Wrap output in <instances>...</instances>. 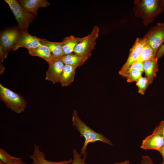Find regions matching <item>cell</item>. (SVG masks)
<instances>
[{
    "instance_id": "1",
    "label": "cell",
    "mask_w": 164,
    "mask_h": 164,
    "mask_svg": "<svg viewBox=\"0 0 164 164\" xmlns=\"http://www.w3.org/2000/svg\"><path fill=\"white\" fill-rule=\"evenodd\" d=\"M164 0H135L133 9L135 16L140 17L145 26L162 13Z\"/></svg>"
},
{
    "instance_id": "2",
    "label": "cell",
    "mask_w": 164,
    "mask_h": 164,
    "mask_svg": "<svg viewBox=\"0 0 164 164\" xmlns=\"http://www.w3.org/2000/svg\"><path fill=\"white\" fill-rule=\"evenodd\" d=\"M72 125L79 132L80 136L84 137L85 142L81 150L80 154L86 155V150L87 145L97 141H100L111 145L113 144L110 140L101 134L97 133L86 125L79 117L77 111L74 110L72 114Z\"/></svg>"
},
{
    "instance_id": "3",
    "label": "cell",
    "mask_w": 164,
    "mask_h": 164,
    "mask_svg": "<svg viewBox=\"0 0 164 164\" xmlns=\"http://www.w3.org/2000/svg\"><path fill=\"white\" fill-rule=\"evenodd\" d=\"M0 98L6 107L17 113L24 112L27 103L20 95L0 84Z\"/></svg>"
},
{
    "instance_id": "4",
    "label": "cell",
    "mask_w": 164,
    "mask_h": 164,
    "mask_svg": "<svg viewBox=\"0 0 164 164\" xmlns=\"http://www.w3.org/2000/svg\"><path fill=\"white\" fill-rule=\"evenodd\" d=\"M9 5L22 32H28V28L35 16L27 12L16 0H4Z\"/></svg>"
},
{
    "instance_id": "5",
    "label": "cell",
    "mask_w": 164,
    "mask_h": 164,
    "mask_svg": "<svg viewBox=\"0 0 164 164\" xmlns=\"http://www.w3.org/2000/svg\"><path fill=\"white\" fill-rule=\"evenodd\" d=\"M99 31L98 27L94 26L89 34L81 38L80 42L75 48L73 53L79 56L89 58L91 55L92 51L95 48Z\"/></svg>"
},
{
    "instance_id": "6",
    "label": "cell",
    "mask_w": 164,
    "mask_h": 164,
    "mask_svg": "<svg viewBox=\"0 0 164 164\" xmlns=\"http://www.w3.org/2000/svg\"><path fill=\"white\" fill-rule=\"evenodd\" d=\"M143 38L152 49L155 56L157 50L164 42V23H159L151 28Z\"/></svg>"
},
{
    "instance_id": "7",
    "label": "cell",
    "mask_w": 164,
    "mask_h": 164,
    "mask_svg": "<svg viewBox=\"0 0 164 164\" xmlns=\"http://www.w3.org/2000/svg\"><path fill=\"white\" fill-rule=\"evenodd\" d=\"M21 32L18 26L5 29L0 33V46L8 53L13 50Z\"/></svg>"
},
{
    "instance_id": "8",
    "label": "cell",
    "mask_w": 164,
    "mask_h": 164,
    "mask_svg": "<svg viewBox=\"0 0 164 164\" xmlns=\"http://www.w3.org/2000/svg\"><path fill=\"white\" fill-rule=\"evenodd\" d=\"M164 145V136L160 132L154 130L151 134L142 141L140 148L145 150L154 149L159 152Z\"/></svg>"
},
{
    "instance_id": "9",
    "label": "cell",
    "mask_w": 164,
    "mask_h": 164,
    "mask_svg": "<svg viewBox=\"0 0 164 164\" xmlns=\"http://www.w3.org/2000/svg\"><path fill=\"white\" fill-rule=\"evenodd\" d=\"M42 45L39 38L29 34L28 32H22L21 34L15 45L13 50H16L20 47H24L28 50L37 48Z\"/></svg>"
},
{
    "instance_id": "10",
    "label": "cell",
    "mask_w": 164,
    "mask_h": 164,
    "mask_svg": "<svg viewBox=\"0 0 164 164\" xmlns=\"http://www.w3.org/2000/svg\"><path fill=\"white\" fill-rule=\"evenodd\" d=\"M146 43V41L143 38H137L136 39L130 50V53L127 61L121 70H123L128 68L136 61Z\"/></svg>"
},
{
    "instance_id": "11",
    "label": "cell",
    "mask_w": 164,
    "mask_h": 164,
    "mask_svg": "<svg viewBox=\"0 0 164 164\" xmlns=\"http://www.w3.org/2000/svg\"><path fill=\"white\" fill-rule=\"evenodd\" d=\"M49 64V67L46 73V80L52 82L53 84L59 82L65 64L60 59L54 60Z\"/></svg>"
},
{
    "instance_id": "12",
    "label": "cell",
    "mask_w": 164,
    "mask_h": 164,
    "mask_svg": "<svg viewBox=\"0 0 164 164\" xmlns=\"http://www.w3.org/2000/svg\"><path fill=\"white\" fill-rule=\"evenodd\" d=\"M33 148V154L29 156L30 159L32 160V164H69L72 162V159L57 162L47 160L38 145L35 144Z\"/></svg>"
},
{
    "instance_id": "13",
    "label": "cell",
    "mask_w": 164,
    "mask_h": 164,
    "mask_svg": "<svg viewBox=\"0 0 164 164\" xmlns=\"http://www.w3.org/2000/svg\"><path fill=\"white\" fill-rule=\"evenodd\" d=\"M18 1L27 12L35 16L37 15L39 8L46 7L50 5L46 0H20Z\"/></svg>"
},
{
    "instance_id": "14",
    "label": "cell",
    "mask_w": 164,
    "mask_h": 164,
    "mask_svg": "<svg viewBox=\"0 0 164 164\" xmlns=\"http://www.w3.org/2000/svg\"><path fill=\"white\" fill-rule=\"evenodd\" d=\"M158 58L154 57L143 63L144 72L148 80L149 85L151 84L159 70Z\"/></svg>"
},
{
    "instance_id": "15",
    "label": "cell",
    "mask_w": 164,
    "mask_h": 164,
    "mask_svg": "<svg viewBox=\"0 0 164 164\" xmlns=\"http://www.w3.org/2000/svg\"><path fill=\"white\" fill-rule=\"evenodd\" d=\"M39 39L41 44L45 45L49 48L55 60L60 59L65 55L62 42H51L45 39L39 38Z\"/></svg>"
},
{
    "instance_id": "16",
    "label": "cell",
    "mask_w": 164,
    "mask_h": 164,
    "mask_svg": "<svg viewBox=\"0 0 164 164\" xmlns=\"http://www.w3.org/2000/svg\"><path fill=\"white\" fill-rule=\"evenodd\" d=\"M76 69L71 65H65L59 81L62 87L68 86L73 81Z\"/></svg>"
},
{
    "instance_id": "17",
    "label": "cell",
    "mask_w": 164,
    "mask_h": 164,
    "mask_svg": "<svg viewBox=\"0 0 164 164\" xmlns=\"http://www.w3.org/2000/svg\"><path fill=\"white\" fill-rule=\"evenodd\" d=\"M28 50L30 55L41 57L49 64L55 60L49 48L45 45H42L37 48Z\"/></svg>"
},
{
    "instance_id": "18",
    "label": "cell",
    "mask_w": 164,
    "mask_h": 164,
    "mask_svg": "<svg viewBox=\"0 0 164 164\" xmlns=\"http://www.w3.org/2000/svg\"><path fill=\"white\" fill-rule=\"evenodd\" d=\"M89 58L86 56L77 55L73 53L64 55L60 60L65 64L70 65L77 68L82 66Z\"/></svg>"
},
{
    "instance_id": "19",
    "label": "cell",
    "mask_w": 164,
    "mask_h": 164,
    "mask_svg": "<svg viewBox=\"0 0 164 164\" xmlns=\"http://www.w3.org/2000/svg\"><path fill=\"white\" fill-rule=\"evenodd\" d=\"M81 38L71 35L66 37L62 42V48L65 55L73 53L75 48L80 42Z\"/></svg>"
},
{
    "instance_id": "20",
    "label": "cell",
    "mask_w": 164,
    "mask_h": 164,
    "mask_svg": "<svg viewBox=\"0 0 164 164\" xmlns=\"http://www.w3.org/2000/svg\"><path fill=\"white\" fill-rule=\"evenodd\" d=\"M155 57L152 49L146 43L142 50L138 58L135 62L143 63Z\"/></svg>"
},
{
    "instance_id": "21",
    "label": "cell",
    "mask_w": 164,
    "mask_h": 164,
    "mask_svg": "<svg viewBox=\"0 0 164 164\" xmlns=\"http://www.w3.org/2000/svg\"><path fill=\"white\" fill-rule=\"evenodd\" d=\"M143 72L138 70H133L129 71L118 73L119 75L124 77H126L127 81L128 83L136 82L141 77Z\"/></svg>"
},
{
    "instance_id": "22",
    "label": "cell",
    "mask_w": 164,
    "mask_h": 164,
    "mask_svg": "<svg viewBox=\"0 0 164 164\" xmlns=\"http://www.w3.org/2000/svg\"><path fill=\"white\" fill-rule=\"evenodd\" d=\"M22 159L20 157L13 156L4 149H0V162L4 164H9Z\"/></svg>"
},
{
    "instance_id": "23",
    "label": "cell",
    "mask_w": 164,
    "mask_h": 164,
    "mask_svg": "<svg viewBox=\"0 0 164 164\" xmlns=\"http://www.w3.org/2000/svg\"><path fill=\"white\" fill-rule=\"evenodd\" d=\"M136 85L138 87V92L141 95H143L146 91L149 84L147 78L141 77L136 82Z\"/></svg>"
},
{
    "instance_id": "24",
    "label": "cell",
    "mask_w": 164,
    "mask_h": 164,
    "mask_svg": "<svg viewBox=\"0 0 164 164\" xmlns=\"http://www.w3.org/2000/svg\"><path fill=\"white\" fill-rule=\"evenodd\" d=\"M81 155L79 154L75 149L73 151V159L71 164H85V160L86 155H83V158L81 157Z\"/></svg>"
},
{
    "instance_id": "25",
    "label": "cell",
    "mask_w": 164,
    "mask_h": 164,
    "mask_svg": "<svg viewBox=\"0 0 164 164\" xmlns=\"http://www.w3.org/2000/svg\"><path fill=\"white\" fill-rule=\"evenodd\" d=\"M133 70H138L144 72L143 63L134 62L128 68L123 70H120L118 73L126 72Z\"/></svg>"
},
{
    "instance_id": "26",
    "label": "cell",
    "mask_w": 164,
    "mask_h": 164,
    "mask_svg": "<svg viewBox=\"0 0 164 164\" xmlns=\"http://www.w3.org/2000/svg\"><path fill=\"white\" fill-rule=\"evenodd\" d=\"M140 164H154L151 158L148 155L142 156Z\"/></svg>"
},
{
    "instance_id": "27",
    "label": "cell",
    "mask_w": 164,
    "mask_h": 164,
    "mask_svg": "<svg viewBox=\"0 0 164 164\" xmlns=\"http://www.w3.org/2000/svg\"><path fill=\"white\" fill-rule=\"evenodd\" d=\"M154 130L160 132L164 137V120L161 121Z\"/></svg>"
},
{
    "instance_id": "28",
    "label": "cell",
    "mask_w": 164,
    "mask_h": 164,
    "mask_svg": "<svg viewBox=\"0 0 164 164\" xmlns=\"http://www.w3.org/2000/svg\"><path fill=\"white\" fill-rule=\"evenodd\" d=\"M164 54V43L159 47L156 53L155 57L159 58Z\"/></svg>"
},
{
    "instance_id": "29",
    "label": "cell",
    "mask_w": 164,
    "mask_h": 164,
    "mask_svg": "<svg viewBox=\"0 0 164 164\" xmlns=\"http://www.w3.org/2000/svg\"><path fill=\"white\" fill-rule=\"evenodd\" d=\"M159 152L161 154L163 158V161L161 164H164V145L161 148Z\"/></svg>"
},
{
    "instance_id": "30",
    "label": "cell",
    "mask_w": 164,
    "mask_h": 164,
    "mask_svg": "<svg viewBox=\"0 0 164 164\" xmlns=\"http://www.w3.org/2000/svg\"><path fill=\"white\" fill-rule=\"evenodd\" d=\"M130 162L128 160H125V161L120 162H115L114 164H129Z\"/></svg>"
},
{
    "instance_id": "31",
    "label": "cell",
    "mask_w": 164,
    "mask_h": 164,
    "mask_svg": "<svg viewBox=\"0 0 164 164\" xmlns=\"http://www.w3.org/2000/svg\"><path fill=\"white\" fill-rule=\"evenodd\" d=\"M9 164H26V162H24L23 161V160L22 159L21 160L17 161V162H15Z\"/></svg>"
},
{
    "instance_id": "32",
    "label": "cell",
    "mask_w": 164,
    "mask_h": 164,
    "mask_svg": "<svg viewBox=\"0 0 164 164\" xmlns=\"http://www.w3.org/2000/svg\"><path fill=\"white\" fill-rule=\"evenodd\" d=\"M85 164H87L85 163Z\"/></svg>"
}]
</instances>
